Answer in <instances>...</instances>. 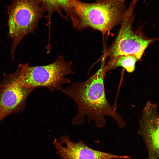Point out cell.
Listing matches in <instances>:
<instances>
[{
	"mask_svg": "<svg viewBox=\"0 0 159 159\" xmlns=\"http://www.w3.org/2000/svg\"><path fill=\"white\" fill-rule=\"evenodd\" d=\"M106 72L102 64L91 77L83 82H75L61 90L62 92L72 98L78 107L77 113L73 118V125L83 123L86 116L88 122L94 121L100 128L105 125V116L114 119L120 128L124 127L125 122L122 116L117 113L109 104L106 98L104 85V76Z\"/></svg>",
	"mask_w": 159,
	"mask_h": 159,
	"instance_id": "6da1fadb",
	"label": "cell"
},
{
	"mask_svg": "<svg viewBox=\"0 0 159 159\" xmlns=\"http://www.w3.org/2000/svg\"><path fill=\"white\" fill-rule=\"evenodd\" d=\"M135 0L138 1V0Z\"/></svg>",
	"mask_w": 159,
	"mask_h": 159,
	"instance_id": "8fae6325",
	"label": "cell"
},
{
	"mask_svg": "<svg viewBox=\"0 0 159 159\" xmlns=\"http://www.w3.org/2000/svg\"><path fill=\"white\" fill-rule=\"evenodd\" d=\"M34 89L20 86L4 74L0 83V122L25 108L27 97Z\"/></svg>",
	"mask_w": 159,
	"mask_h": 159,
	"instance_id": "8992f818",
	"label": "cell"
},
{
	"mask_svg": "<svg viewBox=\"0 0 159 159\" xmlns=\"http://www.w3.org/2000/svg\"><path fill=\"white\" fill-rule=\"evenodd\" d=\"M67 9L75 29L89 27L104 34L121 22L127 9L125 0H96L91 3L69 0Z\"/></svg>",
	"mask_w": 159,
	"mask_h": 159,
	"instance_id": "7a4b0ae2",
	"label": "cell"
},
{
	"mask_svg": "<svg viewBox=\"0 0 159 159\" xmlns=\"http://www.w3.org/2000/svg\"><path fill=\"white\" fill-rule=\"evenodd\" d=\"M53 144L60 159H105L103 152L91 148L82 140L71 141L68 135L63 136Z\"/></svg>",
	"mask_w": 159,
	"mask_h": 159,
	"instance_id": "ba28073f",
	"label": "cell"
},
{
	"mask_svg": "<svg viewBox=\"0 0 159 159\" xmlns=\"http://www.w3.org/2000/svg\"><path fill=\"white\" fill-rule=\"evenodd\" d=\"M73 62L60 55L52 63L45 65L31 66L28 63L19 64L16 71L7 74L8 77L21 86L34 89L44 87L51 92L59 91L70 81L66 76L73 74Z\"/></svg>",
	"mask_w": 159,
	"mask_h": 159,
	"instance_id": "3957f363",
	"label": "cell"
},
{
	"mask_svg": "<svg viewBox=\"0 0 159 159\" xmlns=\"http://www.w3.org/2000/svg\"><path fill=\"white\" fill-rule=\"evenodd\" d=\"M139 133L148 153L147 159H159V114L156 105L148 101L142 112Z\"/></svg>",
	"mask_w": 159,
	"mask_h": 159,
	"instance_id": "52a82bcc",
	"label": "cell"
},
{
	"mask_svg": "<svg viewBox=\"0 0 159 159\" xmlns=\"http://www.w3.org/2000/svg\"><path fill=\"white\" fill-rule=\"evenodd\" d=\"M69 0H41L42 4L47 14L45 16L47 21V25L48 27L49 36L50 37V28L51 18L54 12H57L62 18L66 19L63 14L64 13L67 17L69 19L67 9Z\"/></svg>",
	"mask_w": 159,
	"mask_h": 159,
	"instance_id": "9c48e42d",
	"label": "cell"
},
{
	"mask_svg": "<svg viewBox=\"0 0 159 159\" xmlns=\"http://www.w3.org/2000/svg\"><path fill=\"white\" fill-rule=\"evenodd\" d=\"M8 37L11 39L12 60L17 46L27 35L34 33L46 11L41 0H13L7 6Z\"/></svg>",
	"mask_w": 159,
	"mask_h": 159,
	"instance_id": "277c9868",
	"label": "cell"
},
{
	"mask_svg": "<svg viewBox=\"0 0 159 159\" xmlns=\"http://www.w3.org/2000/svg\"><path fill=\"white\" fill-rule=\"evenodd\" d=\"M138 60L135 57L132 55L120 56L108 63L107 66L105 67L106 72L117 67H122L128 72L131 73L134 70L136 62Z\"/></svg>",
	"mask_w": 159,
	"mask_h": 159,
	"instance_id": "30bf717a",
	"label": "cell"
},
{
	"mask_svg": "<svg viewBox=\"0 0 159 159\" xmlns=\"http://www.w3.org/2000/svg\"><path fill=\"white\" fill-rule=\"evenodd\" d=\"M137 2L133 0L123 15L117 36L107 52L109 58L108 63L124 55H132L139 60L148 47L159 40V38L147 37L140 30H133V12Z\"/></svg>",
	"mask_w": 159,
	"mask_h": 159,
	"instance_id": "5b68a950",
	"label": "cell"
}]
</instances>
